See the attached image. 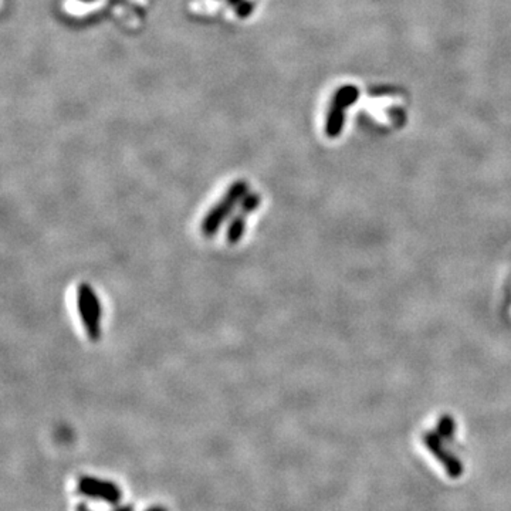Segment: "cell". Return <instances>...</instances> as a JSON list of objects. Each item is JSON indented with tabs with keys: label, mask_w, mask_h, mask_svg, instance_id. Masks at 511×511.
<instances>
[{
	"label": "cell",
	"mask_w": 511,
	"mask_h": 511,
	"mask_svg": "<svg viewBox=\"0 0 511 511\" xmlns=\"http://www.w3.org/2000/svg\"><path fill=\"white\" fill-rule=\"evenodd\" d=\"M248 193V184L244 179L234 181L220 200L212 206L208 215L203 217L200 223V232L206 237H212L224 223V220L230 216L233 209L243 200V198Z\"/></svg>",
	"instance_id": "6da1fadb"
},
{
	"label": "cell",
	"mask_w": 511,
	"mask_h": 511,
	"mask_svg": "<svg viewBox=\"0 0 511 511\" xmlns=\"http://www.w3.org/2000/svg\"><path fill=\"white\" fill-rule=\"evenodd\" d=\"M358 97L359 90L355 85H342L334 92L325 119V134L328 138H337L342 133L345 111L356 102Z\"/></svg>",
	"instance_id": "7a4b0ae2"
},
{
	"label": "cell",
	"mask_w": 511,
	"mask_h": 511,
	"mask_svg": "<svg viewBox=\"0 0 511 511\" xmlns=\"http://www.w3.org/2000/svg\"><path fill=\"white\" fill-rule=\"evenodd\" d=\"M77 493L85 498L102 501L109 505H118L122 497L119 486H116L114 481L98 479L94 476L78 477Z\"/></svg>",
	"instance_id": "3957f363"
},
{
	"label": "cell",
	"mask_w": 511,
	"mask_h": 511,
	"mask_svg": "<svg viewBox=\"0 0 511 511\" xmlns=\"http://www.w3.org/2000/svg\"><path fill=\"white\" fill-rule=\"evenodd\" d=\"M77 310H78L83 325H84L85 332L90 337V339L98 341L101 338V320H98L95 317V314L90 310V307L80 297H77Z\"/></svg>",
	"instance_id": "277c9868"
},
{
	"label": "cell",
	"mask_w": 511,
	"mask_h": 511,
	"mask_svg": "<svg viewBox=\"0 0 511 511\" xmlns=\"http://www.w3.org/2000/svg\"><path fill=\"white\" fill-rule=\"evenodd\" d=\"M77 297H80V299L90 307V310L95 314V317H97L98 320L102 318L104 310H102L101 301H100L95 290H94L88 283H81V284H78Z\"/></svg>",
	"instance_id": "5b68a950"
},
{
	"label": "cell",
	"mask_w": 511,
	"mask_h": 511,
	"mask_svg": "<svg viewBox=\"0 0 511 511\" xmlns=\"http://www.w3.org/2000/svg\"><path fill=\"white\" fill-rule=\"evenodd\" d=\"M247 215L246 212H243L241 209L239 210V213H236L233 216V219L230 220L229 226H227V230H226V240L229 244H237L244 232H246V219H247Z\"/></svg>",
	"instance_id": "8992f818"
},
{
	"label": "cell",
	"mask_w": 511,
	"mask_h": 511,
	"mask_svg": "<svg viewBox=\"0 0 511 511\" xmlns=\"http://www.w3.org/2000/svg\"><path fill=\"white\" fill-rule=\"evenodd\" d=\"M112 511H134V507L130 505V504H125V505H115Z\"/></svg>",
	"instance_id": "52a82bcc"
},
{
	"label": "cell",
	"mask_w": 511,
	"mask_h": 511,
	"mask_svg": "<svg viewBox=\"0 0 511 511\" xmlns=\"http://www.w3.org/2000/svg\"><path fill=\"white\" fill-rule=\"evenodd\" d=\"M145 511H167V508H164L161 505H155V507H151V508H148Z\"/></svg>",
	"instance_id": "ba28073f"
},
{
	"label": "cell",
	"mask_w": 511,
	"mask_h": 511,
	"mask_svg": "<svg viewBox=\"0 0 511 511\" xmlns=\"http://www.w3.org/2000/svg\"><path fill=\"white\" fill-rule=\"evenodd\" d=\"M77 511H92V510H90L85 504H78V505H77Z\"/></svg>",
	"instance_id": "9c48e42d"
},
{
	"label": "cell",
	"mask_w": 511,
	"mask_h": 511,
	"mask_svg": "<svg viewBox=\"0 0 511 511\" xmlns=\"http://www.w3.org/2000/svg\"><path fill=\"white\" fill-rule=\"evenodd\" d=\"M84 2H92V0H84Z\"/></svg>",
	"instance_id": "30bf717a"
}]
</instances>
